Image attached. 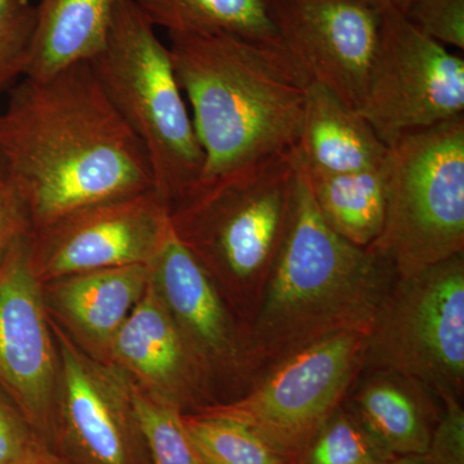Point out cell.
Here are the masks:
<instances>
[{
  "mask_svg": "<svg viewBox=\"0 0 464 464\" xmlns=\"http://www.w3.org/2000/svg\"><path fill=\"white\" fill-rule=\"evenodd\" d=\"M0 149L25 194L34 228L154 188L148 151L90 61L12 85L0 111Z\"/></svg>",
  "mask_w": 464,
  "mask_h": 464,
  "instance_id": "obj_1",
  "label": "cell"
},
{
  "mask_svg": "<svg viewBox=\"0 0 464 464\" xmlns=\"http://www.w3.org/2000/svg\"><path fill=\"white\" fill-rule=\"evenodd\" d=\"M169 38L204 152L199 185L297 148L310 81L285 51L226 33Z\"/></svg>",
  "mask_w": 464,
  "mask_h": 464,
  "instance_id": "obj_2",
  "label": "cell"
},
{
  "mask_svg": "<svg viewBox=\"0 0 464 464\" xmlns=\"http://www.w3.org/2000/svg\"><path fill=\"white\" fill-rule=\"evenodd\" d=\"M395 279L381 252L353 246L326 226L299 164L295 216L246 331L256 380L317 342L368 329Z\"/></svg>",
  "mask_w": 464,
  "mask_h": 464,
  "instance_id": "obj_3",
  "label": "cell"
},
{
  "mask_svg": "<svg viewBox=\"0 0 464 464\" xmlns=\"http://www.w3.org/2000/svg\"><path fill=\"white\" fill-rule=\"evenodd\" d=\"M299 161L293 151L201 183L169 212L244 333L288 234L297 204Z\"/></svg>",
  "mask_w": 464,
  "mask_h": 464,
  "instance_id": "obj_4",
  "label": "cell"
},
{
  "mask_svg": "<svg viewBox=\"0 0 464 464\" xmlns=\"http://www.w3.org/2000/svg\"><path fill=\"white\" fill-rule=\"evenodd\" d=\"M90 63L148 151L155 191L170 212L199 186L204 152L169 48L133 0H121L105 44Z\"/></svg>",
  "mask_w": 464,
  "mask_h": 464,
  "instance_id": "obj_5",
  "label": "cell"
},
{
  "mask_svg": "<svg viewBox=\"0 0 464 464\" xmlns=\"http://www.w3.org/2000/svg\"><path fill=\"white\" fill-rule=\"evenodd\" d=\"M383 230L371 248L406 276L464 252V115L404 134L387 159Z\"/></svg>",
  "mask_w": 464,
  "mask_h": 464,
  "instance_id": "obj_6",
  "label": "cell"
},
{
  "mask_svg": "<svg viewBox=\"0 0 464 464\" xmlns=\"http://www.w3.org/2000/svg\"><path fill=\"white\" fill-rule=\"evenodd\" d=\"M411 375L439 396L464 395V252L399 276L366 331L362 369Z\"/></svg>",
  "mask_w": 464,
  "mask_h": 464,
  "instance_id": "obj_7",
  "label": "cell"
},
{
  "mask_svg": "<svg viewBox=\"0 0 464 464\" xmlns=\"http://www.w3.org/2000/svg\"><path fill=\"white\" fill-rule=\"evenodd\" d=\"M366 331L338 333L286 357L258 375L243 395L194 413L246 424L295 463L317 430L346 399L362 371Z\"/></svg>",
  "mask_w": 464,
  "mask_h": 464,
  "instance_id": "obj_8",
  "label": "cell"
},
{
  "mask_svg": "<svg viewBox=\"0 0 464 464\" xmlns=\"http://www.w3.org/2000/svg\"><path fill=\"white\" fill-rule=\"evenodd\" d=\"M357 112L389 149L404 134L463 116V58L424 35L404 14L384 9Z\"/></svg>",
  "mask_w": 464,
  "mask_h": 464,
  "instance_id": "obj_9",
  "label": "cell"
},
{
  "mask_svg": "<svg viewBox=\"0 0 464 464\" xmlns=\"http://www.w3.org/2000/svg\"><path fill=\"white\" fill-rule=\"evenodd\" d=\"M169 225V209L154 188L92 204L34 228V267L42 282L149 265Z\"/></svg>",
  "mask_w": 464,
  "mask_h": 464,
  "instance_id": "obj_10",
  "label": "cell"
},
{
  "mask_svg": "<svg viewBox=\"0 0 464 464\" xmlns=\"http://www.w3.org/2000/svg\"><path fill=\"white\" fill-rule=\"evenodd\" d=\"M284 50L311 83L359 110L373 65L382 14L365 0H266Z\"/></svg>",
  "mask_w": 464,
  "mask_h": 464,
  "instance_id": "obj_11",
  "label": "cell"
},
{
  "mask_svg": "<svg viewBox=\"0 0 464 464\" xmlns=\"http://www.w3.org/2000/svg\"><path fill=\"white\" fill-rule=\"evenodd\" d=\"M149 266L151 283L199 366L208 393L218 380L237 387L239 398L256 380L243 325L172 225Z\"/></svg>",
  "mask_w": 464,
  "mask_h": 464,
  "instance_id": "obj_12",
  "label": "cell"
},
{
  "mask_svg": "<svg viewBox=\"0 0 464 464\" xmlns=\"http://www.w3.org/2000/svg\"><path fill=\"white\" fill-rule=\"evenodd\" d=\"M30 237L0 267V387L43 440L57 432L56 357Z\"/></svg>",
  "mask_w": 464,
  "mask_h": 464,
  "instance_id": "obj_13",
  "label": "cell"
},
{
  "mask_svg": "<svg viewBox=\"0 0 464 464\" xmlns=\"http://www.w3.org/2000/svg\"><path fill=\"white\" fill-rule=\"evenodd\" d=\"M63 440L76 464H140L130 395L58 333Z\"/></svg>",
  "mask_w": 464,
  "mask_h": 464,
  "instance_id": "obj_14",
  "label": "cell"
},
{
  "mask_svg": "<svg viewBox=\"0 0 464 464\" xmlns=\"http://www.w3.org/2000/svg\"><path fill=\"white\" fill-rule=\"evenodd\" d=\"M115 359L152 395L197 411L208 391L199 366L159 297L151 275L148 288L109 343Z\"/></svg>",
  "mask_w": 464,
  "mask_h": 464,
  "instance_id": "obj_15",
  "label": "cell"
},
{
  "mask_svg": "<svg viewBox=\"0 0 464 464\" xmlns=\"http://www.w3.org/2000/svg\"><path fill=\"white\" fill-rule=\"evenodd\" d=\"M343 406L393 458L426 453L442 408L422 382L384 368L362 369Z\"/></svg>",
  "mask_w": 464,
  "mask_h": 464,
  "instance_id": "obj_16",
  "label": "cell"
},
{
  "mask_svg": "<svg viewBox=\"0 0 464 464\" xmlns=\"http://www.w3.org/2000/svg\"><path fill=\"white\" fill-rule=\"evenodd\" d=\"M295 152L304 169L340 174L384 166L390 149L356 110L310 82Z\"/></svg>",
  "mask_w": 464,
  "mask_h": 464,
  "instance_id": "obj_17",
  "label": "cell"
},
{
  "mask_svg": "<svg viewBox=\"0 0 464 464\" xmlns=\"http://www.w3.org/2000/svg\"><path fill=\"white\" fill-rule=\"evenodd\" d=\"M119 2L41 0L24 76L47 78L91 61L105 44Z\"/></svg>",
  "mask_w": 464,
  "mask_h": 464,
  "instance_id": "obj_18",
  "label": "cell"
},
{
  "mask_svg": "<svg viewBox=\"0 0 464 464\" xmlns=\"http://www.w3.org/2000/svg\"><path fill=\"white\" fill-rule=\"evenodd\" d=\"M149 265L121 266L54 280L58 307L90 340L110 343L150 282Z\"/></svg>",
  "mask_w": 464,
  "mask_h": 464,
  "instance_id": "obj_19",
  "label": "cell"
},
{
  "mask_svg": "<svg viewBox=\"0 0 464 464\" xmlns=\"http://www.w3.org/2000/svg\"><path fill=\"white\" fill-rule=\"evenodd\" d=\"M386 168L387 161L372 169L340 174L313 172L304 168L311 197L323 221L360 248L373 246L383 230Z\"/></svg>",
  "mask_w": 464,
  "mask_h": 464,
  "instance_id": "obj_20",
  "label": "cell"
},
{
  "mask_svg": "<svg viewBox=\"0 0 464 464\" xmlns=\"http://www.w3.org/2000/svg\"><path fill=\"white\" fill-rule=\"evenodd\" d=\"M150 23L169 35L226 33L284 50L266 0H133ZM286 52V51H285Z\"/></svg>",
  "mask_w": 464,
  "mask_h": 464,
  "instance_id": "obj_21",
  "label": "cell"
},
{
  "mask_svg": "<svg viewBox=\"0 0 464 464\" xmlns=\"http://www.w3.org/2000/svg\"><path fill=\"white\" fill-rule=\"evenodd\" d=\"M128 395L150 464H207L186 430L179 406L139 386H130Z\"/></svg>",
  "mask_w": 464,
  "mask_h": 464,
  "instance_id": "obj_22",
  "label": "cell"
},
{
  "mask_svg": "<svg viewBox=\"0 0 464 464\" xmlns=\"http://www.w3.org/2000/svg\"><path fill=\"white\" fill-rule=\"evenodd\" d=\"M182 418L207 464H295L246 424L200 413Z\"/></svg>",
  "mask_w": 464,
  "mask_h": 464,
  "instance_id": "obj_23",
  "label": "cell"
},
{
  "mask_svg": "<svg viewBox=\"0 0 464 464\" xmlns=\"http://www.w3.org/2000/svg\"><path fill=\"white\" fill-rule=\"evenodd\" d=\"M393 459L342 404L317 430L295 464H389Z\"/></svg>",
  "mask_w": 464,
  "mask_h": 464,
  "instance_id": "obj_24",
  "label": "cell"
},
{
  "mask_svg": "<svg viewBox=\"0 0 464 464\" xmlns=\"http://www.w3.org/2000/svg\"><path fill=\"white\" fill-rule=\"evenodd\" d=\"M35 17L32 0H0V93L25 72Z\"/></svg>",
  "mask_w": 464,
  "mask_h": 464,
  "instance_id": "obj_25",
  "label": "cell"
},
{
  "mask_svg": "<svg viewBox=\"0 0 464 464\" xmlns=\"http://www.w3.org/2000/svg\"><path fill=\"white\" fill-rule=\"evenodd\" d=\"M402 14L433 41L464 50V0H411Z\"/></svg>",
  "mask_w": 464,
  "mask_h": 464,
  "instance_id": "obj_26",
  "label": "cell"
},
{
  "mask_svg": "<svg viewBox=\"0 0 464 464\" xmlns=\"http://www.w3.org/2000/svg\"><path fill=\"white\" fill-rule=\"evenodd\" d=\"M441 414L423 456L426 464H464L463 399L445 395Z\"/></svg>",
  "mask_w": 464,
  "mask_h": 464,
  "instance_id": "obj_27",
  "label": "cell"
},
{
  "mask_svg": "<svg viewBox=\"0 0 464 464\" xmlns=\"http://www.w3.org/2000/svg\"><path fill=\"white\" fill-rule=\"evenodd\" d=\"M48 448L16 405L0 393V464H20Z\"/></svg>",
  "mask_w": 464,
  "mask_h": 464,
  "instance_id": "obj_28",
  "label": "cell"
},
{
  "mask_svg": "<svg viewBox=\"0 0 464 464\" xmlns=\"http://www.w3.org/2000/svg\"><path fill=\"white\" fill-rule=\"evenodd\" d=\"M33 230L32 210L25 194L11 179L0 188V267Z\"/></svg>",
  "mask_w": 464,
  "mask_h": 464,
  "instance_id": "obj_29",
  "label": "cell"
},
{
  "mask_svg": "<svg viewBox=\"0 0 464 464\" xmlns=\"http://www.w3.org/2000/svg\"><path fill=\"white\" fill-rule=\"evenodd\" d=\"M20 464H72L69 460L63 459V458L56 456L53 451L50 450V448H44L43 450L36 453L35 456L29 458L25 462Z\"/></svg>",
  "mask_w": 464,
  "mask_h": 464,
  "instance_id": "obj_30",
  "label": "cell"
},
{
  "mask_svg": "<svg viewBox=\"0 0 464 464\" xmlns=\"http://www.w3.org/2000/svg\"><path fill=\"white\" fill-rule=\"evenodd\" d=\"M365 2L371 3V5L383 9V11L384 9H393V11H398L400 14H404L411 0H365Z\"/></svg>",
  "mask_w": 464,
  "mask_h": 464,
  "instance_id": "obj_31",
  "label": "cell"
},
{
  "mask_svg": "<svg viewBox=\"0 0 464 464\" xmlns=\"http://www.w3.org/2000/svg\"><path fill=\"white\" fill-rule=\"evenodd\" d=\"M11 179V173H9V167L5 155L3 154L2 149H0V188L5 185Z\"/></svg>",
  "mask_w": 464,
  "mask_h": 464,
  "instance_id": "obj_32",
  "label": "cell"
},
{
  "mask_svg": "<svg viewBox=\"0 0 464 464\" xmlns=\"http://www.w3.org/2000/svg\"><path fill=\"white\" fill-rule=\"evenodd\" d=\"M389 464H426L422 457H402L395 458Z\"/></svg>",
  "mask_w": 464,
  "mask_h": 464,
  "instance_id": "obj_33",
  "label": "cell"
}]
</instances>
